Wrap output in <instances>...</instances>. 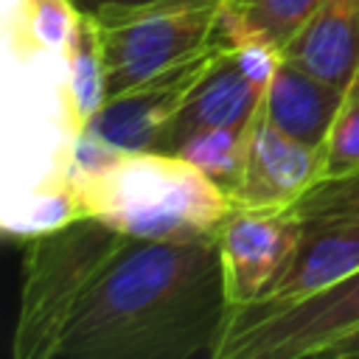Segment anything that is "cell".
Instances as JSON below:
<instances>
[{
  "instance_id": "1",
  "label": "cell",
  "mask_w": 359,
  "mask_h": 359,
  "mask_svg": "<svg viewBox=\"0 0 359 359\" xmlns=\"http://www.w3.org/2000/svg\"><path fill=\"white\" fill-rule=\"evenodd\" d=\"M227 309L219 236L132 238L76 309L56 359L210 356Z\"/></svg>"
},
{
  "instance_id": "2",
  "label": "cell",
  "mask_w": 359,
  "mask_h": 359,
  "mask_svg": "<svg viewBox=\"0 0 359 359\" xmlns=\"http://www.w3.org/2000/svg\"><path fill=\"white\" fill-rule=\"evenodd\" d=\"M31 3L0 0V233L20 238L79 216L70 174L84 132L67 48L36 36Z\"/></svg>"
},
{
  "instance_id": "3",
  "label": "cell",
  "mask_w": 359,
  "mask_h": 359,
  "mask_svg": "<svg viewBox=\"0 0 359 359\" xmlns=\"http://www.w3.org/2000/svg\"><path fill=\"white\" fill-rule=\"evenodd\" d=\"M70 188L79 216H95L137 241L219 236L230 194L174 151H121L81 132Z\"/></svg>"
},
{
  "instance_id": "4",
  "label": "cell",
  "mask_w": 359,
  "mask_h": 359,
  "mask_svg": "<svg viewBox=\"0 0 359 359\" xmlns=\"http://www.w3.org/2000/svg\"><path fill=\"white\" fill-rule=\"evenodd\" d=\"M22 241V289L11 356L56 359L76 309L132 238L95 216H76Z\"/></svg>"
},
{
  "instance_id": "5",
  "label": "cell",
  "mask_w": 359,
  "mask_h": 359,
  "mask_svg": "<svg viewBox=\"0 0 359 359\" xmlns=\"http://www.w3.org/2000/svg\"><path fill=\"white\" fill-rule=\"evenodd\" d=\"M219 8L222 0H160L140 8L84 14L98 39L107 98L208 50L216 42Z\"/></svg>"
},
{
  "instance_id": "6",
  "label": "cell",
  "mask_w": 359,
  "mask_h": 359,
  "mask_svg": "<svg viewBox=\"0 0 359 359\" xmlns=\"http://www.w3.org/2000/svg\"><path fill=\"white\" fill-rule=\"evenodd\" d=\"M359 328V269L280 306L227 309L210 359H311Z\"/></svg>"
},
{
  "instance_id": "7",
  "label": "cell",
  "mask_w": 359,
  "mask_h": 359,
  "mask_svg": "<svg viewBox=\"0 0 359 359\" xmlns=\"http://www.w3.org/2000/svg\"><path fill=\"white\" fill-rule=\"evenodd\" d=\"M292 210L297 247L272 292L258 300L264 306L292 303L359 269V171L317 180Z\"/></svg>"
},
{
  "instance_id": "8",
  "label": "cell",
  "mask_w": 359,
  "mask_h": 359,
  "mask_svg": "<svg viewBox=\"0 0 359 359\" xmlns=\"http://www.w3.org/2000/svg\"><path fill=\"white\" fill-rule=\"evenodd\" d=\"M300 224L289 208H233L219 227V255L230 309L264 300L283 275Z\"/></svg>"
},
{
  "instance_id": "9",
  "label": "cell",
  "mask_w": 359,
  "mask_h": 359,
  "mask_svg": "<svg viewBox=\"0 0 359 359\" xmlns=\"http://www.w3.org/2000/svg\"><path fill=\"white\" fill-rule=\"evenodd\" d=\"M222 48L224 45L216 39L208 50L196 53L194 59L168 67L165 73L149 79L146 84L129 93L107 98L101 109L90 118L84 132L121 151H140V149L163 151L177 112L182 109L185 98L191 95V90L205 76V70L210 67V62Z\"/></svg>"
},
{
  "instance_id": "10",
  "label": "cell",
  "mask_w": 359,
  "mask_h": 359,
  "mask_svg": "<svg viewBox=\"0 0 359 359\" xmlns=\"http://www.w3.org/2000/svg\"><path fill=\"white\" fill-rule=\"evenodd\" d=\"M320 177V149L280 132L258 107L247 126L238 177L227 194L233 208H289Z\"/></svg>"
},
{
  "instance_id": "11",
  "label": "cell",
  "mask_w": 359,
  "mask_h": 359,
  "mask_svg": "<svg viewBox=\"0 0 359 359\" xmlns=\"http://www.w3.org/2000/svg\"><path fill=\"white\" fill-rule=\"evenodd\" d=\"M261 84H255L236 62L230 48H222L216 53V59L210 62V67L205 70V76L196 81V87L191 90V95L185 98L182 109L177 112L165 146L163 151H174L180 146V140H185L188 135L199 132V129H210V126H250V121L255 118L261 98H264Z\"/></svg>"
},
{
  "instance_id": "12",
  "label": "cell",
  "mask_w": 359,
  "mask_h": 359,
  "mask_svg": "<svg viewBox=\"0 0 359 359\" xmlns=\"http://www.w3.org/2000/svg\"><path fill=\"white\" fill-rule=\"evenodd\" d=\"M283 59L345 90L359 73V0H323L289 39Z\"/></svg>"
},
{
  "instance_id": "13",
  "label": "cell",
  "mask_w": 359,
  "mask_h": 359,
  "mask_svg": "<svg viewBox=\"0 0 359 359\" xmlns=\"http://www.w3.org/2000/svg\"><path fill=\"white\" fill-rule=\"evenodd\" d=\"M342 93L345 90L311 76L309 70L292 65L289 59H280L278 70L272 73L264 90L261 112L280 132L320 149L339 109Z\"/></svg>"
},
{
  "instance_id": "14",
  "label": "cell",
  "mask_w": 359,
  "mask_h": 359,
  "mask_svg": "<svg viewBox=\"0 0 359 359\" xmlns=\"http://www.w3.org/2000/svg\"><path fill=\"white\" fill-rule=\"evenodd\" d=\"M320 3L323 0H222L216 39L224 48L261 39L283 53Z\"/></svg>"
},
{
  "instance_id": "15",
  "label": "cell",
  "mask_w": 359,
  "mask_h": 359,
  "mask_svg": "<svg viewBox=\"0 0 359 359\" xmlns=\"http://www.w3.org/2000/svg\"><path fill=\"white\" fill-rule=\"evenodd\" d=\"M244 143H247V126L244 129L210 126L180 140L174 154L185 157L188 163L202 168L208 177H213L219 185H224V191H230L244 160Z\"/></svg>"
},
{
  "instance_id": "16",
  "label": "cell",
  "mask_w": 359,
  "mask_h": 359,
  "mask_svg": "<svg viewBox=\"0 0 359 359\" xmlns=\"http://www.w3.org/2000/svg\"><path fill=\"white\" fill-rule=\"evenodd\" d=\"M70 59V98L79 123L87 129L90 118L101 109L107 93H104V65H101V50L98 39L93 31V22L81 14V22L70 39L67 48Z\"/></svg>"
},
{
  "instance_id": "17",
  "label": "cell",
  "mask_w": 359,
  "mask_h": 359,
  "mask_svg": "<svg viewBox=\"0 0 359 359\" xmlns=\"http://www.w3.org/2000/svg\"><path fill=\"white\" fill-rule=\"evenodd\" d=\"M320 157L323 177H342L359 171V73L342 93L339 109L320 146Z\"/></svg>"
},
{
  "instance_id": "18",
  "label": "cell",
  "mask_w": 359,
  "mask_h": 359,
  "mask_svg": "<svg viewBox=\"0 0 359 359\" xmlns=\"http://www.w3.org/2000/svg\"><path fill=\"white\" fill-rule=\"evenodd\" d=\"M81 14H101V11H121V8H140L160 0H70Z\"/></svg>"
},
{
  "instance_id": "19",
  "label": "cell",
  "mask_w": 359,
  "mask_h": 359,
  "mask_svg": "<svg viewBox=\"0 0 359 359\" xmlns=\"http://www.w3.org/2000/svg\"><path fill=\"white\" fill-rule=\"evenodd\" d=\"M323 359H359V328L328 345L323 351Z\"/></svg>"
}]
</instances>
